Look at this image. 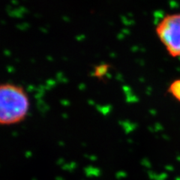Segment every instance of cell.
<instances>
[{"instance_id":"obj_4","label":"cell","mask_w":180,"mask_h":180,"mask_svg":"<svg viewBox=\"0 0 180 180\" xmlns=\"http://www.w3.org/2000/svg\"><path fill=\"white\" fill-rule=\"evenodd\" d=\"M108 65H101L96 68L94 71V74L98 78L104 77L108 71Z\"/></svg>"},{"instance_id":"obj_1","label":"cell","mask_w":180,"mask_h":180,"mask_svg":"<svg viewBox=\"0 0 180 180\" xmlns=\"http://www.w3.org/2000/svg\"><path fill=\"white\" fill-rule=\"evenodd\" d=\"M30 103L27 93L20 86L4 83L0 87V122L14 125L23 121L29 113Z\"/></svg>"},{"instance_id":"obj_3","label":"cell","mask_w":180,"mask_h":180,"mask_svg":"<svg viewBox=\"0 0 180 180\" xmlns=\"http://www.w3.org/2000/svg\"><path fill=\"white\" fill-rule=\"evenodd\" d=\"M169 93L173 96L174 99L180 102V79L173 82L168 89Z\"/></svg>"},{"instance_id":"obj_2","label":"cell","mask_w":180,"mask_h":180,"mask_svg":"<svg viewBox=\"0 0 180 180\" xmlns=\"http://www.w3.org/2000/svg\"><path fill=\"white\" fill-rule=\"evenodd\" d=\"M158 39L172 57L180 56V12L164 16L156 27Z\"/></svg>"}]
</instances>
